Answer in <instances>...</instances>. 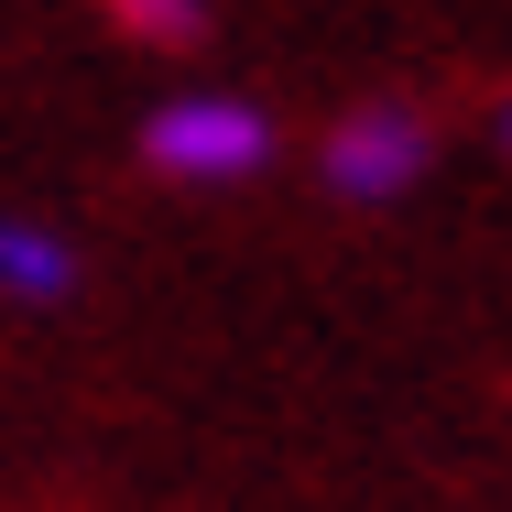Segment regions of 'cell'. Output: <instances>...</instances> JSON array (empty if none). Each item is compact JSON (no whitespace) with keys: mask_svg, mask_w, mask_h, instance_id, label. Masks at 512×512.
I'll list each match as a JSON object with an SVG mask.
<instances>
[{"mask_svg":"<svg viewBox=\"0 0 512 512\" xmlns=\"http://www.w3.org/2000/svg\"><path fill=\"white\" fill-rule=\"evenodd\" d=\"M142 153H153L164 175H186V186H229V175H262L273 120L240 109V99H175V109H153Z\"/></svg>","mask_w":512,"mask_h":512,"instance_id":"obj_1","label":"cell"},{"mask_svg":"<svg viewBox=\"0 0 512 512\" xmlns=\"http://www.w3.org/2000/svg\"><path fill=\"white\" fill-rule=\"evenodd\" d=\"M425 175V120L414 109H349L327 131V186L338 197H404Z\"/></svg>","mask_w":512,"mask_h":512,"instance_id":"obj_2","label":"cell"},{"mask_svg":"<svg viewBox=\"0 0 512 512\" xmlns=\"http://www.w3.org/2000/svg\"><path fill=\"white\" fill-rule=\"evenodd\" d=\"M0 284L33 295V306H55V295L77 284V251H66L55 229H33V218H0Z\"/></svg>","mask_w":512,"mask_h":512,"instance_id":"obj_3","label":"cell"},{"mask_svg":"<svg viewBox=\"0 0 512 512\" xmlns=\"http://www.w3.org/2000/svg\"><path fill=\"white\" fill-rule=\"evenodd\" d=\"M120 22H131V33H153V44H186V33L207 22V0H120Z\"/></svg>","mask_w":512,"mask_h":512,"instance_id":"obj_4","label":"cell"}]
</instances>
